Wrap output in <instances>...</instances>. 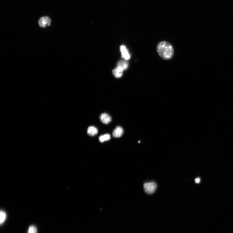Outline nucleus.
Instances as JSON below:
<instances>
[{
  "instance_id": "nucleus-9",
  "label": "nucleus",
  "mask_w": 233,
  "mask_h": 233,
  "mask_svg": "<svg viewBox=\"0 0 233 233\" xmlns=\"http://www.w3.org/2000/svg\"><path fill=\"white\" fill-rule=\"evenodd\" d=\"M117 67H120L123 70H125L128 67V63L127 62L124 60H121L118 63Z\"/></svg>"
},
{
  "instance_id": "nucleus-7",
  "label": "nucleus",
  "mask_w": 233,
  "mask_h": 233,
  "mask_svg": "<svg viewBox=\"0 0 233 233\" xmlns=\"http://www.w3.org/2000/svg\"><path fill=\"white\" fill-rule=\"evenodd\" d=\"M123 70L120 67H117L113 70L112 73L114 76L116 78H119L122 77L123 75Z\"/></svg>"
},
{
  "instance_id": "nucleus-2",
  "label": "nucleus",
  "mask_w": 233,
  "mask_h": 233,
  "mask_svg": "<svg viewBox=\"0 0 233 233\" xmlns=\"http://www.w3.org/2000/svg\"><path fill=\"white\" fill-rule=\"evenodd\" d=\"M157 187V185L154 182L146 183L143 185L145 191L149 194H152L154 193Z\"/></svg>"
},
{
  "instance_id": "nucleus-12",
  "label": "nucleus",
  "mask_w": 233,
  "mask_h": 233,
  "mask_svg": "<svg viewBox=\"0 0 233 233\" xmlns=\"http://www.w3.org/2000/svg\"><path fill=\"white\" fill-rule=\"evenodd\" d=\"M37 230L36 227L34 225H31L29 227L28 231V233H37Z\"/></svg>"
},
{
  "instance_id": "nucleus-1",
  "label": "nucleus",
  "mask_w": 233,
  "mask_h": 233,
  "mask_svg": "<svg viewBox=\"0 0 233 233\" xmlns=\"http://www.w3.org/2000/svg\"><path fill=\"white\" fill-rule=\"evenodd\" d=\"M156 50L158 55L165 60H170L174 54V49L173 46L166 41L159 43L156 46Z\"/></svg>"
},
{
  "instance_id": "nucleus-8",
  "label": "nucleus",
  "mask_w": 233,
  "mask_h": 233,
  "mask_svg": "<svg viewBox=\"0 0 233 233\" xmlns=\"http://www.w3.org/2000/svg\"><path fill=\"white\" fill-rule=\"evenodd\" d=\"M98 131L97 128L95 127L91 126L89 127L87 130L88 134L91 136H94L97 134Z\"/></svg>"
},
{
  "instance_id": "nucleus-11",
  "label": "nucleus",
  "mask_w": 233,
  "mask_h": 233,
  "mask_svg": "<svg viewBox=\"0 0 233 233\" xmlns=\"http://www.w3.org/2000/svg\"><path fill=\"white\" fill-rule=\"evenodd\" d=\"M1 219H0V223L1 224H3V222L5 220L6 218V215L5 212L3 211H1Z\"/></svg>"
},
{
  "instance_id": "nucleus-3",
  "label": "nucleus",
  "mask_w": 233,
  "mask_h": 233,
  "mask_svg": "<svg viewBox=\"0 0 233 233\" xmlns=\"http://www.w3.org/2000/svg\"><path fill=\"white\" fill-rule=\"evenodd\" d=\"M51 22L50 18L47 16H44L39 19L38 24L39 27L44 28L50 26Z\"/></svg>"
},
{
  "instance_id": "nucleus-13",
  "label": "nucleus",
  "mask_w": 233,
  "mask_h": 233,
  "mask_svg": "<svg viewBox=\"0 0 233 233\" xmlns=\"http://www.w3.org/2000/svg\"><path fill=\"white\" fill-rule=\"evenodd\" d=\"M195 181L197 184H199L200 181V178L199 177L195 179Z\"/></svg>"
},
{
  "instance_id": "nucleus-5",
  "label": "nucleus",
  "mask_w": 233,
  "mask_h": 233,
  "mask_svg": "<svg viewBox=\"0 0 233 233\" xmlns=\"http://www.w3.org/2000/svg\"><path fill=\"white\" fill-rule=\"evenodd\" d=\"M123 128L120 126L116 127L114 130L112 135L113 137L116 138L121 137L123 134Z\"/></svg>"
},
{
  "instance_id": "nucleus-4",
  "label": "nucleus",
  "mask_w": 233,
  "mask_h": 233,
  "mask_svg": "<svg viewBox=\"0 0 233 233\" xmlns=\"http://www.w3.org/2000/svg\"><path fill=\"white\" fill-rule=\"evenodd\" d=\"M100 118L101 122L105 125L108 124L111 121V117L106 113L101 114Z\"/></svg>"
},
{
  "instance_id": "nucleus-6",
  "label": "nucleus",
  "mask_w": 233,
  "mask_h": 233,
  "mask_svg": "<svg viewBox=\"0 0 233 233\" xmlns=\"http://www.w3.org/2000/svg\"><path fill=\"white\" fill-rule=\"evenodd\" d=\"M121 51L122 53V57L123 58L128 60L130 57V54H129L125 46H122L121 47Z\"/></svg>"
},
{
  "instance_id": "nucleus-10",
  "label": "nucleus",
  "mask_w": 233,
  "mask_h": 233,
  "mask_svg": "<svg viewBox=\"0 0 233 233\" xmlns=\"http://www.w3.org/2000/svg\"><path fill=\"white\" fill-rule=\"evenodd\" d=\"M111 137L110 135L106 134L101 136L99 138V140L101 142L107 141L110 139Z\"/></svg>"
}]
</instances>
